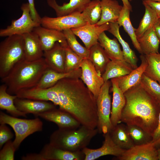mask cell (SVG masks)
Wrapping results in <instances>:
<instances>
[{
  "mask_svg": "<svg viewBox=\"0 0 160 160\" xmlns=\"http://www.w3.org/2000/svg\"><path fill=\"white\" fill-rule=\"evenodd\" d=\"M79 79H63L53 86L57 92L56 104L81 125L95 129L98 123L96 99Z\"/></svg>",
  "mask_w": 160,
  "mask_h": 160,
  "instance_id": "6da1fadb",
  "label": "cell"
},
{
  "mask_svg": "<svg viewBox=\"0 0 160 160\" xmlns=\"http://www.w3.org/2000/svg\"><path fill=\"white\" fill-rule=\"evenodd\" d=\"M125 104L121 123L141 128L153 136L158 123L160 102L150 95L140 83L124 93Z\"/></svg>",
  "mask_w": 160,
  "mask_h": 160,
  "instance_id": "7a4b0ae2",
  "label": "cell"
},
{
  "mask_svg": "<svg viewBox=\"0 0 160 160\" xmlns=\"http://www.w3.org/2000/svg\"><path fill=\"white\" fill-rule=\"evenodd\" d=\"M48 68L43 57L33 61L25 59L17 63L1 81L7 85L8 93L15 95L21 90L36 87Z\"/></svg>",
  "mask_w": 160,
  "mask_h": 160,
  "instance_id": "3957f363",
  "label": "cell"
},
{
  "mask_svg": "<svg viewBox=\"0 0 160 160\" xmlns=\"http://www.w3.org/2000/svg\"><path fill=\"white\" fill-rule=\"evenodd\" d=\"M98 133L97 128L92 129L82 125L76 129L59 128L50 135L49 143L72 152L82 151Z\"/></svg>",
  "mask_w": 160,
  "mask_h": 160,
  "instance_id": "277c9868",
  "label": "cell"
},
{
  "mask_svg": "<svg viewBox=\"0 0 160 160\" xmlns=\"http://www.w3.org/2000/svg\"><path fill=\"white\" fill-rule=\"evenodd\" d=\"M25 59L22 35L7 37L0 44V77L6 76L14 66Z\"/></svg>",
  "mask_w": 160,
  "mask_h": 160,
  "instance_id": "5b68a950",
  "label": "cell"
},
{
  "mask_svg": "<svg viewBox=\"0 0 160 160\" xmlns=\"http://www.w3.org/2000/svg\"><path fill=\"white\" fill-rule=\"evenodd\" d=\"M0 123L9 125L14 130L15 138L13 143L16 150L26 137L35 132L41 131L43 129V123L38 117L30 119H20L1 111Z\"/></svg>",
  "mask_w": 160,
  "mask_h": 160,
  "instance_id": "8992f818",
  "label": "cell"
},
{
  "mask_svg": "<svg viewBox=\"0 0 160 160\" xmlns=\"http://www.w3.org/2000/svg\"><path fill=\"white\" fill-rule=\"evenodd\" d=\"M111 84L109 80L105 81L96 99L98 116L97 128L98 133L103 134L109 133L114 127L110 120L111 103L109 91Z\"/></svg>",
  "mask_w": 160,
  "mask_h": 160,
  "instance_id": "52a82bcc",
  "label": "cell"
},
{
  "mask_svg": "<svg viewBox=\"0 0 160 160\" xmlns=\"http://www.w3.org/2000/svg\"><path fill=\"white\" fill-rule=\"evenodd\" d=\"M21 9L22 12L21 17L17 20H13L11 24L6 28L1 29L0 37L22 35L32 31L35 27L41 25L32 19L28 3L23 4Z\"/></svg>",
  "mask_w": 160,
  "mask_h": 160,
  "instance_id": "ba28073f",
  "label": "cell"
},
{
  "mask_svg": "<svg viewBox=\"0 0 160 160\" xmlns=\"http://www.w3.org/2000/svg\"><path fill=\"white\" fill-rule=\"evenodd\" d=\"M28 160H84L82 151L72 152L55 146L50 143L45 145L39 153L28 154Z\"/></svg>",
  "mask_w": 160,
  "mask_h": 160,
  "instance_id": "9c48e42d",
  "label": "cell"
},
{
  "mask_svg": "<svg viewBox=\"0 0 160 160\" xmlns=\"http://www.w3.org/2000/svg\"><path fill=\"white\" fill-rule=\"evenodd\" d=\"M87 24L81 13L76 12L56 17L45 16L41 18V25L60 31L76 28Z\"/></svg>",
  "mask_w": 160,
  "mask_h": 160,
  "instance_id": "30bf717a",
  "label": "cell"
},
{
  "mask_svg": "<svg viewBox=\"0 0 160 160\" xmlns=\"http://www.w3.org/2000/svg\"><path fill=\"white\" fill-rule=\"evenodd\" d=\"M81 68V74L80 78L96 99L105 82L103 78L88 59H83Z\"/></svg>",
  "mask_w": 160,
  "mask_h": 160,
  "instance_id": "8fae6325",
  "label": "cell"
},
{
  "mask_svg": "<svg viewBox=\"0 0 160 160\" xmlns=\"http://www.w3.org/2000/svg\"><path fill=\"white\" fill-rule=\"evenodd\" d=\"M36 116L55 123L59 129H76L81 125L71 114L60 108H55L39 113Z\"/></svg>",
  "mask_w": 160,
  "mask_h": 160,
  "instance_id": "7c38bea8",
  "label": "cell"
},
{
  "mask_svg": "<svg viewBox=\"0 0 160 160\" xmlns=\"http://www.w3.org/2000/svg\"><path fill=\"white\" fill-rule=\"evenodd\" d=\"M104 140L102 146L95 149L87 147L82 150L85 155L84 160H95L99 157L107 155L116 157L121 156L125 150L118 146L112 140L109 132L103 134Z\"/></svg>",
  "mask_w": 160,
  "mask_h": 160,
  "instance_id": "4fadbf2b",
  "label": "cell"
},
{
  "mask_svg": "<svg viewBox=\"0 0 160 160\" xmlns=\"http://www.w3.org/2000/svg\"><path fill=\"white\" fill-rule=\"evenodd\" d=\"M110 23H107L101 25L87 24L71 29L75 35L82 40L85 47L89 50L98 42L100 34L108 31Z\"/></svg>",
  "mask_w": 160,
  "mask_h": 160,
  "instance_id": "5bb4252c",
  "label": "cell"
},
{
  "mask_svg": "<svg viewBox=\"0 0 160 160\" xmlns=\"http://www.w3.org/2000/svg\"><path fill=\"white\" fill-rule=\"evenodd\" d=\"M119 160H158L157 149L153 143L134 145L115 158Z\"/></svg>",
  "mask_w": 160,
  "mask_h": 160,
  "instance_id": "9a60e30c",
  "label": "cell"
},
{
  "mask_svg": "<svg viewBox=\"0 0 160 160\" xmlns=\"http://www.w3.org/2000/svg\"><path fill=\"white\" fill-rule=\"evenodd\" d=\"M33 31L38 35L44 52L51 49L57 42L65 47L68 46L62 31L45 28L41 25L35 27Z\"/></svg>",
  "mask_w": 160,
  "mask_h": 160,
  "instance_id": "2e32d148",
  "label": "cell"
},
{
  "mask_svg": "<svg viewBox=\"0 0 160 160\" xmlns=\"http://www.w3.org/2000/svg\"><path fill=\"white\" fill-rule=\"evenodd\" d=\"M15 106L19 111L27 114H37L56 108V105L47 101L17 97L14 101Z\"/></svg>",
  "mask_w": 160,
  "mask_h": 160,
  "instance_id": "e0dca14e",
  "label": "cell"
},
{
  "mask_svg": "<svg viewBox=\"0 0 160 160\" xmlns=\"http://www.w3.org/2000/svg\"><path fill=\"white\" fill-rule=\"evenodd\" d=\"M81 68L68 72H60L49 68L46 70L38 83L35 87L47 89L54 86L59 80L66 78H80Z\"/></svg>",
  "mask_w": 160,
  "mask_h": 160,
  "instance_id": "ac0fdd59",
  "label": "cell"
},
{
  "mask_svg": "<svg viewBox=\"0 0 160 160\" xmlns=\"http://www.w3.org/2000/svg\"><path fill=\"white\" fill-rule=\"evenodd\" d=\"M22 36L25 60L33 61L43 57L44 51L38 35L32 31Z\"/></svg>",
  "mask_w": 160,
  "mask_h": 160,
  "instance_id": "d6986e66",
  "label": "cell"
},
{
  "mask_svg": "<svg viewBox=\"0 0 160 160\" xmlns=\"http://www.w3.org/2000/svg\"><path fill=\"white\" fill-rule=\"evenodd\" d=\"M44 58L48 67L60 72H65V48L57 42L50 49L44 52Z\"/></svg>",
  "mask_w": 160,
  "mask_h": 160,
  "instance_id": "ffe728a7",
  "label": "cell"
},
{
  "mask_svg": "<svg viewBox=\"0 0 160 160\" xmlns=\"http://www.w3.org/2000/svg\"><path fill=\"white\" fill-rule=\"evenodd\" d=\"M113 92V99L110 120L114 127L121 123V114L125 104V98L124 93L119 87L116 78L111 80Z\"/></svg>",
  "mask_w": 160,
  "mask_h": 160,
  "instance_id": "44dd1931",
  "label": "cell"
},
{
  "mask_svg": "<svg viewBox=\"0 0 160 160\" xmlns=\"http://www.w3.org/2000/svg\"><path fill=\"white\" fill-rule=\"evenodd\" d=\"M140 58L141 63L139 67L127 75L115 78L119 87L124 93L140 83L142 75L147 65V62L145 55L141 54Z\"/></svg>",
  "mask_w": 160,
  "mask_h": 160,
  "instance_id": "7402d4cb",
  "label": "cell"
},
{
  "mask_svg": "<svg viewBox=\"0 0 160 160\" xmlns=\"http://www.w3.org/2000/svg\"><path fill=\"white\" fill-rule=\"evenodd\" d=\"M90 1L91 0H70L68 2L60 5L56 0H47V4L54 10L57 17L81 13Z\"/></svg>",
  "mask_w": 160,
  "mask_h": 160,
  "instance_id": "603a6c76",
  "label": "cell"
},
{
  "mask_svg": "<svg viewBox=\"0 0 160 160\" xmlns=\"http://www.w3.org/2000/svg\"><path fill=\"white\" fill-rule=\"evenodd\" d=\"M100 19L96 24L101 25L107 23L117 22L123 6L116 0H101Z\"/></svg>",
  "mask_w": 160,
  "mask_h": 160,
  "instance_id": "cb8c5ba5",
  "label": "cell"
},
{
  "mask_svg": "<svg viewBox=\"0 0 160 160\" xmlns=\"http://www.w3.org/2000/svg\"><path fill=\"white\" fill-rule=\"evenodd\" d=\"M134 69L130 64L124 60H111L102 76L105 82L127 75Z\"/></svg>",
  "mask_w": 160,
  "mask_h": 160,
  "instance_id": "d4e9b609",
  "label": "cell"
},
{
  "mask_svg": "<svg viewBox=\"0 0 160 160\" xmlns=\"http://www.w3.org/2000/svg\"><path fill=\"white\" fill-rule=\"evenodd\" d=\"M120 27L117 22L110 23V27L108 31L115 37L121 44L124 60L130 64L134 69H135L138 67V59L128 43L121 37L119 31Z\"/></svg>",
  "mask_w": 160,
  "mask_h": 160,
  "instance_id": "484cf974",
  "label": "cell"
},
{
  "mask_svg": "<svg viewBox=\"0 0 160 160\" xmlns=\"http://www.w3.org/2000/svg\"><path fill=\"white\" fill-rule=\"evenodd\" d=\"M89 50L88 59L94 65L98 74L102 76L111 60L98 42L93 45Z\"/></svg>",
  "mask_w": 160,
  "mask_h": 160,
  "instance_id": "4316f807",
  "label": "cell"
},
{
  "mask_svg": "<svg viewBox=\"0 0 160 160\" xmlns=\"http://www.w3.org/2000/svg\"><path fill=\"white\" fill-rule=\"evenodd\" d=\"M109 134L115 144L123 149L127 150L135 145L126 124H118L113 127Z\"/></svg>",
  "mask_w": 160,
  "mask_h": 160,
  "instance_id": "83f0119b",
  "label": "cell"
},
{
  "mask_svg": "<svg viewBox=\"0 0 160 160\" xmlns=\"http://www.w3.org/2000/svg\"><path fill=\"white\" fill-rule=\"evenodd\" d=\"M98 41L111 60H124L122 51L116 38L111 39L103 32L100 35Z\"/></svg>",
  "mask_w": 160,
  "mask_h": 160,
  "instance_id": "f1b7e54d",
  "label": "cell"
},
{
  "mask_svg": "<svg viewBox=\"0 0 160 160\" xmlns=\"http://www.w3.org/2000/svg\"><path fill=\"white\" fill-rule=\"evenodd\" d=\"M137 39L142 54L146 55L159 53L160 42L153 27L149 29Z\"/></svg>",
  "mask_w": 160,
  "mask_h": 160,
  "instance_id": "f546056e",
  "label": "cell"
},
{
  "mask_svg": "<svg viewBox=\"0 0 160 160\" xmlns=\"http://www.w3.org/2000/svg\"><path fill=\"white\" fill-rule=\"evenodd\" d=\"M7 87L3 84L0 86V108L6 110L12 116L27 117L26 114L18 110L15 105L14 101L17 96L11 95L7 92Z\"/></svg>",
  "mask_w": 160,
  "mask_h": 160,
  "instance_id": "4dcf8cb0",
  "label": "cell"
},
{
  "mask_svg": "<svg viewBox=\"0 0 160 160\" xmlns=\"http://www.w3.org/2000/svg\"><path fill=\"white\" fill-rule=\"evenodd\" d=\"M130 11L124 6L117 22L120 26H122L129 36L135 48L141 54H142L139 44L135 34V29L132 25L130 19Z\"/></svg>",
  "mask_w": 160,
  "mask_h": 160,
  "instance_id": "1f68e13d",
  "label": "cell"
},
{
  "mask_svg": "<svg viewBox=\"0 0 160 160\" xmlns=\"http://www.w3.org/2000/svg\"><path fill=\"white\" fill-rule=\"evenodd\" d=\"M143 4L145 7V12L138 28L135 29L137 39L149 29L153 27L159 19L153 10L147 4Z\"/></svg>",
  "mask_w": 160,
  "mask_h": 160,
  "instance_id": "d6a6232c",
  "label": "cell"
},
{
  "mask_svg": "<svg viewBox=\"0 0 160 160\" xmlns=\"http://www.w3.org/2000/svg\"><path fill=\"white\" fill-rule=\"evenodd\" d=\"M145 56L147 65L144 74L160 85V54L153 53Z\"/></svg>",
  "mask_w": 160,
  "mask_h": 160,
  "instance_id": "836d02e7",
  "label": "cell"
},
{
  "mask_svg": "<svg viewBox=\"0 0 160 160\" xmlns=\"http://www.w3.org/2000/svg\"><path fill=\"white\" fill-rule=\"evenodd\" d=\"M100 1H91L81 12L87 24H96L100 19L101 9Z\"/></svg>",
  "mask_w": 160,
  "mask_h": 160,
  "instance_id": "e575fe53",
  "label": "cell"
},
{
  "mask_svg": "<svg viewBox=\"0 0 160 160\" xmlns=\"http://www.w3.org/2000/svg\"><path fill=\"white\" fill-rule=\"evenodd\" d=\"M68 45L75 53L83 59H88L89 50L81 45L77 41L75 35L71 29L63 31Z\"/></svg>",
  "mask_w": 160,
  "mask_h": 160,
  "instance_id": "d590c367",
  "label": "cell"
},
{
  "mask_svg": "<svg viewBox=\"0 0 160 160\" xmlns=\"http://www.w3.org/2000/svg\"><path fill=\"white\" fill-rule=\"evenodd\" d=\"M127 129L135 145L151 143L152 136L140 127L134 125H127Z\"/></svg>",
  "mask_w": 160,
  "mask_h": 160,
  "instance_id": "8d00e7d4",
  "label": "cell"
},
{
  "mask_svg": "<svg viewBox=\"0 0 160 160\" xmlns=\"http://www.w3.org/2000/svg\"><path fill=\"white\" fill-rule=\"evenodd\" d=\"M65 48V72H68L80 68L84 59L73 52L68 45Z\"/></svg>",
  "mask_w": 160,
  "mask_h": 160,
  "instance_id": "74e56055",
  "label": "cell"
},
{
  "mask_svg": "<svg viewBox=\"0 0 160 160\" xmlns=\"http://www.w3.org/2000/svg\"><path fill=\"white\" fill-rule=\"evenodd\" d=\"M140 84L150 95L160 102V85L156 81L142 75Z\"/></svg>",
  "mask_w": 160,
  "mask_h": 160,
  "instance_id": "f35d334b",
  "label": "cell"
},
{
  "mask_svg": "<svg viewBox=\"0 0 160 160\" xmlns=\"http://www.w3.org/2000/svg\"><path fill=\"white\" fill-rule=\"evenodd\" d=\"M16 149L11 140L7 142L0 151V160H14Z\"/></svg>",
  "mask_w": 160,
  "mask_h": 160,
  "instance_id": "ab89813d",
  "label": "cell"
},
{
  "mask_svg": "<svg viewBox=\"0 0 160 160\" xmlns=\"http://www.w3.org/2000/svg\"><path fill=\"white\" fill-rule=\"evenodd\" d=\"M13 134L6 124H1L0 125V148L8 141L13 137Z\"/></svg>",
  "mask_w": 160,
  "mask_h": 160,
  "instance_id": "60d3db41",
  "label": "cell"
},
{
  "mask_svg": "<svg viewBox=\"0 0 160 160\" xmlns=\"http://www.w3.org/2000/svg\"><path fill=\"white\" fill-rule=\"evenodd\" d=\"M30 9V13L32 19L40 24L41 17L36 9L34 0H28Z\"/></svg>",
  "mask_w": 160,
  "mask_h": 160,
  "instance_id": "b9f144b4",
  "label": "cell"
},
{
  "mask_svg": "<svg viewBox=\"0 0 160 160\" xmlns=\"http://www.w3.org/2000/svg\"><path fill=\"white\" fill-rule=\"evenodd\" d=\"M143 4H145L150 6L156 13L159 19H160V2L144 0Z\"/></svg>",
  "mask_w": 160,
  "mask_h": 160,
  "instance_id": "7bdbcfd3",
  "label": "cell"
},
{
  "mask_svg": "<svg viewBox=\"0 0 160 160\" xmlns=\"http://www.w3.org/2000/svg\"><path fill=\"white\" fill-rule=\"evenodd\" d=\"M153 139L151 143H153L160 138V112L159 114L158 123L152 136Z\"/></svg>",
  "mask_w": 160,
  "mask_h": 160,
  "instance_id": "ee69618b",
  "label": "cell"
},
{
  "mask_svg": "<svg viewBox=\"0 0 160 160\" xmlns=\"http://www.w3.org/2000/svg\"><path fill=\"white\" fill-rule=\"evenodd\" d=\"M153 28L160 42V19H159L158 21L154 25Z\"/></svg>",
  "mask_w": 160,
  "mask_h": 160,
  "instance_id": "f6af8a7d",
  "label": "cell"
},
{
  "mask_svg": "<svg viewBox=\"0 0 160 160\" xmlns=\"http://www.w3.org/2000/svg\"><path fill=\"white\" fill-rule=\"evenodd\" d=\"M123 6L129 9L130 11H132V7L128 0H121Z\"/></svg>",
  "mask_w": 160,
  "mask_h": 160,
  "instance_id": "bcb514c9",
  "label": "cell"
},
{
  "mask_svg": "<svg viewBox=\"0 0 160 160\" xmlns=\"http://www.w3.org/2000/svg\"><path fill=\"white\" fill-rule=\"evenodd\" d=\"M156 149H158L160 148V138L157 141L153 143Z\"/></svg>",
  "mask_w": 160,
  "mask_h": 160,
  "instance_id": "7dc6e473",
  "label": "cell"
},
{
  "mask_svg": "<svg viewBox=\"0 0 160 160\" xmlns=\"http://www.w3.org/2000/svg\"><path fill=\"white\" fill-rule=\"evenodd\" d=\"M158 160H160V148L157 149Z\"/></svg>",
  "mask_w": 160,
  "mask_h": 160,
  "instance_id": "c3c4849f",
  "label": "cell"
},
{
  "mask_svg": "<svg viewBox=\"0 0 160 160\" xmlns=\"http://www.w3.org/2000/svg\"><path fill=\"white\" fill-rule=\"evenodd\" d=\"M129 1H131L132 0H129ZM150 1H156V2H160V0H149Z\"/></svg>",
  "mask_w": 160,
  "mask_h": 160,
  "instance_id": "681fc988",
  "label": "cell"
}]
</instances>
